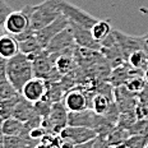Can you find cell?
<instances>
[{
	"instance_id": "cell-8",
	"label": "cell",
	"mask_w": 148,
	"mask_h": 148,
	"mask_svg": "<svg viewBox=\"0 0 148 148\" xmlns=\"http://www.w3.org/2000/svg\"><path fill=\"white\" fill-rule=\"evenodd\" d=\"M28 58L32 61L33 74H35V77H37V78L46 79V77L55 68V60L52 59V56L46 50H42Z\"/></svg>"
},
{
	"instance_id": "cell-34",
	"label": "cell",
	"mask_w": 148,
	"mask_h": 148,
	"mask_svg": "<svg viewBox=\"0 0 148 148\" xmlns=\"http://www.w3.org/2000/svg\"><path fill=\"white\" fill-rule=\"evenodd\" d=\"M0 58H1V56H0Z\"/></svg>"
},
{
	"instance_id": "cell-9",
	"label": "cell",
	"mask_w": 148,
	"mask_h": 148,
	"mask_svg": "<svg viewBox=\"0 0 148 148\" xmlns=\"http://www.w3.org/2000/svg\"><path fill=\"white\" fill-rule=\"evenodd\" d=\"M69 28L73 33L74 41L78 47L82 49H91V50H98L100 51L101 45L100 42H97L96 40L92 36L91 29L86 28V27H82L77 23L69 22Z\"/></svg>"
},
{
	"instance_id": "cell-4",
	"label": "cell",
	"mask_w": 148,
	"mask_h": 148,
	"mask_svg": "<svg viewBox=\"0 0 148 148\" xmlns=\"http://www.w3.org/2000/svg\"><path fill=\"white\" fill-rule=\"evenodd\" d=\"M33 5H26L21 10H13L4 23L5 32L12 36H17L31 28V14Z\"/></svg>"
},
{
	"instance_id": "cell-17",
	"label": "cell",
	"mask_w": 148,
	"mask_h": 148,
	"mask_svg": "<svg viewBox=\"0 0 148 148\" xmlns=\"http://www.w3.org/2000/svg\"><path fill=\"white\" fill-rule=\"evenodd\" d=\"M0 132L4 135H23L24 134V123L13 118L4 119L0 125Z\"/></svg>"
},
{
	"instance_id": "cell-11",
	"label": "cell",
	"mask_w": 148,
	"mask_h": 148,
	"mask_svg": "<svg viewBox=\"0 0 148 148\" xmlns=\"http://www.w3.org/2000/svg\"><path fill=\"white\" fill-rule=\"evenodd\" d=\"M63 103L68 111H82L89 109L87 96L84 91L79 88H73L68 91L63 98Z\"/></svg>"
},
{
	"instance_id": "cell-31",
	"label": "cell",
	"mask_w": 148,
	"mask_h": 148,
	"mask_svg": "<svg viewBox=\"0 0 148 148\" xmlns=\"http://www.w3.org/2000/svg\"><path fill=\"white\" fill-rule=\"evenodd\" d=\"M75 148H93V140H89V142H87V143L77 144Z\"/></svg>"
},
{
	"instance_id": "cell-15",
	"label": "cell",
	"mask_w": 148,
	"mask_h": 148,
	"mask_svg": "<svg viewBox=\"0 0 148 148\" xmlns=\"http://www.w3.org/2000/svg\"><path fill=\"white\" fill-rule=\"evenodd\" d=\"M115 103V98L105 96L102 93H95L93 98H92V103H91V109L95 111L98 115H106L107 111H109L112 105Z\"/></svg>"
},
{
	"instance_id": "cell-30",
	"label": "cell",
	"mask_w": 148,
	"mask_h": 148,
	"mask_svg": "<svg viewBox=\"0 0 148 148\" xmlns=\"http://www.w3.org/2000/svg\"><path fill=\"white\" fill-rule=\"evenodd\" d=\"M7 66H8V60L0 58V81L7 79Z\"/></svg>"
},
{
	"instance_id": "cell-27",
	"label": "cell",
	"mask_w": 148,
	"mask_h": 148,
	"mask_svg": "<svg viewBox=\"0 0 148 148\" xmlns=\"http://www.w3.org/2000/svg\"><path fill=\"white\" fill-rule=\"evenodd\" d=\"M47 134V132H46V129L44 128L42 125H38V126H35V128L29 129L28 132H27V137H29L32 140H36V142H41L42 138L45 137V135Z\"/></svg>"
},
{
	"instance_id": "cell-32",
	"label": "cell",
	"mask_w": 148,
	"mask_h": 148,
	"mask_svg": "<svg viewBox=\"0 0 148 148\" xmlns=\"http://www.w3.org/2000/svg\"><path fill=\"white\" fill-rule=\"evenodd\" d=\"M5 33H7V32H5L4 27H3V26H0V38H1V37H3V36H4V35H5Z\"/></svg>"
},
{
	"instance_id": "cell-1",
	"label": "cell",
	"mask_w": 148,
	"mask_h": 148,
	"mask_svg": "<svg viewBox=\"0 0 148 148\" xmlns=\"http://www.w3.org/2000/svg\"><path fill=\"white\" fill-rule=\"evenodd\" d=\"M33 77H35V74H33L32 61L29 60L27 55L18 52L14 58L8 60L7 79L14 86V88L19 93L24 87V84Z\"/></svg>"
},
{
	"instance_id": "cell-28",
	"label": "cell",
	"mask_w": 148,
	"mask_h": 148,
	"mask_svg": "<svg viewBox=\"0 0 148 148\" xmlns=\"http://www.w3.org/2000/svg\"><path fill=\"white\" fill-rule=\"evenodd\" d=\"M12 12H13V9L9 7L8 3H5L4 0H0V26L4 27L5 21Z\"/></svg>"
},
{
	"instance_id": "cell-18",
	"label": "cell",
	"mask_w": 148,
	"mask_h": 148,
	"mask_svg": "<svg viewBox=\"0 0 148 148\" xmlns=\"http://www.w3.org/2000/svg\"><path fill=\"white\" fill-rule=\"evenodd\" d=\"M125 63H129V66L132 69L144 73V70L148 68V55L144 50H137L126 59Z\"/></svg>"
},
{
	"instance_id": "cell-5",
	"label": "cell",
	"mask_w": 148,
	"mask_h": 148,
	"mask_svg": "<svg viewBox=\"0 0 148 148\" xmlns=\"http://www.w3.org/2000/svg\"><path fill=\"white\" fill-rule=\"evenodd\" d=\"M56 5L59 7L61 14H64L69 19V22L77 23L82 27L91 29L93 27V24L97 22V18H95L93 15H91L83 9L73 5L72 3L66 1V0H55Z\"/></svg>"
},
{
	"instance_id": "cell-7",
	"label": "cell",
	"mask_w": 148,
	"mask_h": 148,
	"mask_svg": "<svg viewBox=\"0 0 148 148\" xmlns=\"http://www.w3.org/2000/svg\"><path fill=\"white\" fill-rule=\"evenodd\" d=\"M61 139H65L72 142L73 144H82L87 143L89 140H93L97 137V132L95 129L86 128V126H72L66 125L63 130L60 132Z\"/></svg>"
},
{
	"instance_id": "cell-23",
	"label": "cell",
	"mask_w": 148,
	"mask_h": 148,
	"mask_svg": "<svg viewBox=\"0 0 148 148\" xmlns=\"http://www.w3.org/2000/svg\"><path fill=\"white\" fill-rule=\"evenodd\" d=\"M146 82L147 81L144 79V77H142V75H132L124 86L128 88V91L132 92V93L139 95V93H142V91L146 88Z\"/></svg>"
},
{
	"instance_id": "cell-24",
	"label": "cell",
	"mask_w": 148,
	"mask_h": 148,
	"mask_svg": "<svg viewBox=\"0 0 148 148\" xmlns=\"http://www.w3.org/2000/svg\"><path fill=\"white\" fill-rule=\"evenodd\" d=\"M19 92L14 88V86L12 84L8 79L4 81H0V97L4 98V100H12L19 96Z\"/></svg>"
},
{
	"instance_id": "cell-25",
	"label": "cell",
	"mask_w": 148,
	"mask_h": 148,
	"mask_svg": "<svg viewBox=\"0 0 148 148\" xmlns=\"http://www.w3.org/2000/svg\"><path fill=\"white\" fill-rule=\"evenodd\" d=\"M51 107H52V102L46 97H44L42 100L33 103V109H35L36 115H38L40 118H42V119L47 118V116L50 115Z\"/></svg>"
},
{
	"instance_id": "cell-22",
	"label": "cell",
	"mask_w": 148,
	"mask_h": 148,
	"mask_svg": "<svg viewBox=\"0 0 148 148\" xmlns=\"http://www.w3.org/2000/svg\"><path fill=\"white\" fill-rule=\"evenodd\" d=\"M130 135L132 134H130V132H129V129L116 125L115 128L112 129V132H111V133L106 137V139L110 143V146L116 147V146H119V144L124 143V142L128 139Z\"/></svg>"
},
{
	"instance_id": "cell-10",
	"label": "cell",
	"mask_w": 148,
	"mask_h": 148,
	"mask_svg": "<svg viewBox=\"0 0 148 148\" xmlns=\"http://www.w3.org/2000/svg\"><path fill=\"white\" fill-rule=\"evenodd\" d=\"M46 89H47V84H46L45 79L33 77L32 79H29V81L24 84V87L22 88V91H21V96H22L24 100L29 101L31 103H35L45 97Z\"/></svg>"
},
{
	"instance_id": "cell-20",
	"label": "cell",
	"mask_w": 148,
	"mask_h": 148,
	"mask_svg": "<svg viewBox=\"0 0 148 148\" xmlns=\"http://www.w3.org/2000/svg\"><path fill=\"white\" fill-rule=\"evenodd\" d=\"M18 42H19V52L27 55V56H32V55L37 54V52L45 50L41 46V44L38 42L36 35L31 36L26 40H22V41H18Z\"/></svg>"
},
{
	"instance_id": "cell-33",
	"label": "cell",
	"mask_w": 148,
	"mask_h": 148,
	"mask_svg": "<svg viewBox=\"0 0 148 148\" xmlns=\"http://www.w3.org/2000/svg\"><path fill=\"white\" fill-rule=\"evenodd\" d=\"M143 75H144V79H146V81L148 82V68H147V69H146V70H144Z\"/></svg>"
},
{
	"instance_id": "cell-26",
	"label": "cell",
	"mask_w": 148,
	"mask_h": 148,
	"mask_svg": "<svg viewBox=\"0 0 148 148\" xmlns=\"http://www.w3.org/2000/svg\"><path fill=\"white\" fill-rule=\"evenodd\" d=\"M128 148H146L148 147V134H134L125 140Z\"/></svg>"
},
{
	"instance_id": "cell-21",
	"label": "cell",
	"mask_w": 148,
	"mask_h": 148,
	"mask_svg": "<svg viewBox=\"0 0 148 148\" xmlns=\"http://www.w3.org/2000/svg\"><path fill=\"white\" fill-rule=\"evenodd\" d=\"M91 32H92V36H93V38L96 40L97 42L103 41V40L106 38V37L109 36L111 32H112L110 21L109 19H105V21L98 19L97 22L93 24V27L91 28Z\"/></svg>"
},
{
	"instance_id": "cell-3",
	"label": "cell",
	"mask_w": 148,
	"mask_h": 148,
	"mask_svg": "<svg viewBox=\"0 0 148 148\" xmlns=\"http://www.w3.org/2000/svg\"><path fill=\"white\" fill-rule=\"evenodd\" d=\"M77 44L74 41V37L70 28L63 29L59 35H56L50 41L47 47L45 49L46 51L52 56V59H56L60 55H74L77 50Z\"/></svg>"
},
{
	"instance_id": "cell-14",
	"label": "cell",
	"mask_w": 148,
	"mask_h": 148,
	"mask_svg": "<svg viewBox=\"0 0 148 148\" xmlns=\"http://www.w3.org/2000/svg\"><path fill=\"white\" fill-rule=\"evenodd\" d=\"M36 112H35V109H33V103H31L29 101L24 100V98L21 96L19 100L17 101L14 106V110H13V114L12 116L21 121L26 123L27 120H29L32 116H35Z\"/></svg>"
},
{
	"instance_id": "cell-12",
	"label": "cell",
	"mask_w": 148,
	"mask_h": 148,
	"mask_svg": "<svg viewBox=\"0 0 148 148\" xmlns=\"http://www.w3.org/2000/svg\"><path fill=\"white\" fill-rule=\"evenodd\" d=\"M114 33H115V37H116V40H118V44L120 45V49H121V51H123L125 61L134 51L143 50V49H142L140 37L128 36V35H125V33L120 32V31H114Z\"/></svg>"
},
{
	"instance_id": "cell-16",
	"label": "cell",
	"mask_w": 148,
	"mask_h": 148,
	"mask_svg": "<svg viewBox=\"0 0 148 148\" xmlns=\"http://www.w3.org/2000/svg\"><path fill=\"white\" fill-rule=\"evenodd\" d=\"M132 68L130 66H125V64L120 66H116L112 69V72L110 73L109 77V82L114 87H120V86H124L128 79L132 77Z\"/></svg>"
},
{
	"instance_id": "cell-19",
	"label": "cell",
	"mask_w": 148,
	"mask_h": 148,
	"mask_svg": "<svg viewBox=\"0 0 148 148\" xmlns=\"http://www.w3.org/2000/svg\"><path fill=\"white\" fill-rule=\"evenodd\" d=\"M55 66L59 72L65 75L75 70L77 68V58L74 55H60L55 59Z\"/></svg>"
},
{
	"instance_id": "cell-13",
	"label": "cell",
	"mask_w": 148,
	"mask_h": 148,
	"mask_svg": "<svg viewBox=\"0 0 148 148\" xmlns=\"http://www.w3.org/2000/svg\"><path fill=\"white\" fill-rule=\"evenodd\" d=\"M19 52V42L12 35L5 33L0 38V56L3 59H12Z\"/></svg>"
},
{
	"instance_id": "cell-29",
	"label": "cell",
	"mask_w": 148,
	"mask_h": 148,
	"mask_svg": "<svg viewBox=\"0 0 148 148\" xmlns=\"http://www.w3.org/2000/svg\"><path fill=\"white\" fill-rule=\"evenodd\" d=\"M93 148H114V147L110 146V143L107 142L106 137L97 135V137L93 139Z\"/></svg>"
},
{
	"instance_id": "cell-6",
	"label": "cell",
	"mask_w": 148,
	"mask_h": 148,
	"mask_svg": "<svg viewBox=\"0 0 148 148\" xmlns=\"http://www.w3.org/2000/svg\"><path fill=\"white\" fill-rule=\"evenodd\" d=\"M69 27V19L64 14H60L54 22L47 24L44 28L38 29L35 32V35L38 40V42L44 49L47 47V45L50 44V41L54 38L56 35H59L63 29H65Z\"/></svg>"
},
{
	"instance_id": "cell-2",
	"label": "cell",
	"mask_w": 148,
	"mask_h": 148,
	"mask_svg": "<svg viewBox=\"0 0 148 148\" xmlns=\"http://www.w3.org/2000/svg\"><path fill=\"white\" fill-rule=\"evenodd\" d=\"M60 14L61 12L55 0H44L40 4L33 5L31 14V28L36 32L54 22Z\"/></svg>"
}]
</instances>
